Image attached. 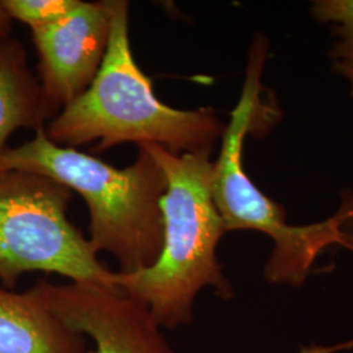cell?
<instances>
[{"label": "cell", "instance_id": "cell-5", "mask_svg": "<svg viewBox=\"0 0 353 353\" xmlns=\"http://www.w3.org/2000/svg\"><path fill=\"white\" fill-rule=\"evenodd\" d=\"M72 190L29 172L0 174V281L12 290L29 272L117 288L114 271L68 220ZM118 290V288H117Z\"/></svg>", "mask_w": 353, "mask_h": 353}, {"label": "cell", "instance_id": "cell-10", "mask_svg": "<svg viewBox=\"0 0 353 353\" xmlns=\"http://www.w3.org/2000/svg\"><path fill=\"white\" fill-rule=\"evenodd\" d=\"M310 14L318 23L332 26L336 41L330 52L331 61L353 58V0H314Z\"/></svg>", "mask_w": 353, "mask_h": 353}, {"label": "cell", "instance_id": "cell-12", "mask_svg": "<svg viewBox=\"0 0 353 353\" xmlns=\"http://www.w3.org/2000/svg\"><path fill=\"white\" fill-rule=\"evenodd\" d=\"M351 350H353V339L336 343L332 345H319V344L306 345L301 350V353H341L348 352Z\"/></svg>", "mask_w": 353, "mask_h": 353}, {"label": "cell", "instance_id": "cell-2", "mask_svg": "<svg viewBox=\"0 0 353 353\" xmlns=\"http://www.w3.org/2000/svg\"><path fill=\"white\" fill-rule=\"evenodd\" d=\"M110 34L101 67L89 88L51 119L45 132L61 147L97 141L94 151L135 143L176 154L214 151L225 123L211 108L179 110L160 101L130 45L126 0H108Z\"/></svg>", "mask_w": 353, "mask_h": 353}, {"label": "cell", "instance_id": "cell-15", "mask_svg": "<svg viewBox=\"0 0 353 353\" xmlns=\"http://www.w3.org/2000/svg\"><path fill=\"white\" fill-rule=\"evenodd\" d=\"M350 199H351V203H352V205H353V192H352V194H351V195H350Z\"/></svg>", "mask_w": 353, "mask_h": 353}, {"label": "cell", "instance_id": "cell-11", "mask_svg": "<svg viewBox=\"0 0 353 353\" xmlns=\"http://www.w3.org/2000/svg\"><path fill=\"white\" fill-rule=\"evenodd\" d=\"M80 0H1L11 17L32 30L51 26L71 12Z\"/></svg>", "mask_w": 353, "mask_h": 353}, {"label": "cell", "instance_id": "cell-14", "mask_svg": "<svg viewBox=\"0 0 353 353\" xmlns=\"http://www.w3.org/2000/svg\"><path fill=\"white\" fill-rule=\"evenodd\" d=\"M11 33H12V20L4 10L3 3L0 0V42L11 38Z\"/></svg>", "mask_w": 353, "mask_h": 353}, {"label": "cell", "instance_id": "cell-1", "mask_svg": "<svg viewBox=\"0 0 353 353\" xmlns=\"http://www.w3.org/2000/svg\"><path fill=\"white\" fill-rule=\"evenodd\" d=\"M138 147L151 154L166 178L163 249L148 268L117 271L114 284L147 305L164 330H174L192 322L203 290H214L225 301L234 297L217 259V246L227 230L212 198V152L176 154L157 144Z\"/></svg>", "mask_w": 353, "mask_h": 353}, {"label": "cell", "instance_id": "cell-6", "mask_svg": "<svg viewBox=\"0 0 353 353\" xmlns=\"http://www.w3.org/2000/svg\"><path fill=\"white\" fill-rule=\"evenodd\" d=\"M32 288L65 326L92 341L88 353H176L148 306L122 290L46 280Z\"/></svg>", "mask_w": 353, "mask_h": 353}, {"label": "cell", "instance_id": "cell-7", "mask_svg": "<svg viewBox=\"0 0 353 353\" xmlns=\"http://www.w3.org/2000/svg\"><path fill=\"white\" fill-rule=\"evenodd\" d=\"M109 34L108 0H80L59 21L32 30L48 121L54 119L93 83L106 54Z\"/></svg>", "mask_w": 353, "mask_h": 353}, {"label": "cell", "instance_id": "cell-4", "mask_svg": "<svg viewBox=\"0 0 353 353\" xmlns=\"http://www.w3.org/2000/svg\"><path fill=\"white\" fill-rule=\"evenodd\" d=\"M265 62L250 58L240 99L230 113L214 161L212 198L225 230H256L274 241L265 265L270 284L301 288L318 256L338 245L353 252V205L344 198L341 210L323 221L290 225L283 205L274 202L254 183L243 166L246 137L258 131L265 105L262 99Z\"/></svg>", "mask_w": 353, "mask_h": 353}, {"label": "cell", "instance_id": "cell-8", "mask_svg": "<svg viewBox=\"0 0 353 353\" xmlns=\"http://www.w3.org/2000/svg\"><path fill=\"white\" fill-rule=\"evenodd\" d=\"M85 341L33 288H0V353H88Z\"/></svg>", "mask_w": 353, "mask_h": 353}, {"label": "cell", "instance_id": "cell-3", "mask_svg": "<svg viewBox=\"0 0 353 353\" xmlns=\"http://www.w3.org/2000/svg\"><path fill=\"white\" fill-rule=\"evenodd\" d=\"M138 148L137 160L118 169L76 148L57 145L43 127L33 139L8 147L0 174L29 172L79 192L88 205L93 250L109 252L119 272H135L151 267L163 249L161 202L166 192L163 169L148 152Z\"/></svg>", "mask_w": 353, "mask_h": 353}, {"label": "cell", "instance_id": "cell-13", "mask_svg": "<svg viewBox=\"0 0 353 353\" xmlns=\"http://www.w3.org/2000/svg\"><path fill=\"white\" fill-rule=\"evenodd\" d=\"M332 70L347 80L350 85V94L353 100V58L332 62Z\"/></svg>", "mask_w": 353, "mask_h": 353}, {"label": "cell", "instance_id": "cell-9", "mask_svg": "<svg viewBox=\"0 0 353 353\" xmlns=\"http://www.w3.org/2000/svg\"><path fill=\"white\" fill-rule=\"evenodd\" d=\"M39 81L32 72L24 45L8 38L0 42V163L14 131H38L46 123Z\"/></svg>", "mask_w": 353, "mask_h": 353}]
</instances>
